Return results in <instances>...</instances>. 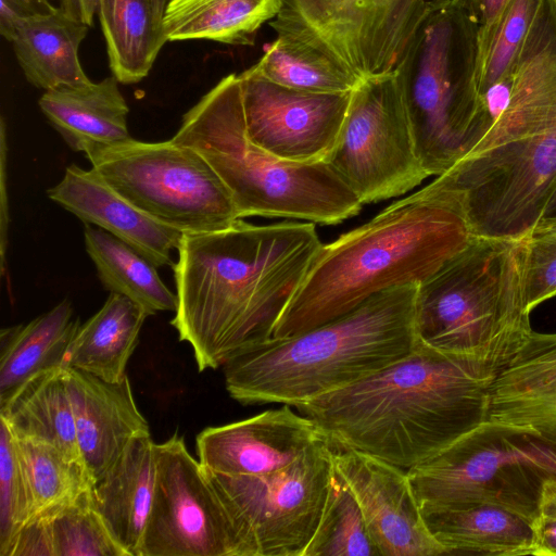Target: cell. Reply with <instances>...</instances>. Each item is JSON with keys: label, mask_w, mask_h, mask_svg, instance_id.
<instances>
[{"label": "cell", "mask_w": 556, "mask_h": 556, "mask_svg": "<svg viewBox=\"0 0 556 556\" xmlns=\"http://www.w3.org/2000/svg\"><path fill=\"white\" fill-rule=\"evenodd\" d=\"M113 75L99 83L45 91L38 104L50 124L76 152L130 138L129 108Z\"/></svg>", "instance_id": "obj_23"}, {"label": "cell", "mask_w": 556, "mask_h": 556, "mask_svg": "<svg viewBox=\"0 0 556 556\" xmlns=\"http://www.w3.org/2000/svg\"><path fill=\"white\" fill-rule=\"evenodd\" d=\"M305 556H380L362 510L336 467L321 520Z\"/></svg>", "instance_id": "obj_34"}, {"label": "cell", "mask_w": 556, "mask_h": 556, "mask_svg": "<svg viewBox=\"0 0 556 556\" xmlns=\"http://www.w3.org/2000/svg\"><path fill=\"white\" fill-rule=\"evenodd\" d=\"M92 489L47 519L54 556H129L92 503Z\"/></svg>", "instance_id": "obj_35"}, {"label": "cell", "mask_w": 556, "mask_h": 556, "mask_svg": "<svg viewBox=\"0 0 556 556\" xmlns=\"http://www.w3.org/2000/svg\"><path fill=\"white\" fill-rule=\"evenodd\" d=\"M534 556H556V517L539 516L534 522Z\"/></svg>", "instance_id": "obj_41"}, {"label": "cell", "mask_w": 556, "mask_h": 556, "mask_svg": "<svg viewBox=\"0 0 556 556\" xmlns=\"http://www.w3.org/2000/svg\"><path fill=\"white\" fill-rule=\"evenodd\" d=\"M421 513L447 554L534 555V521L502 506L478 503Z\"/></svg>", "instance_id": "obj_24"}, {"label": "cell", "mask_w": 556, "mask_h": 556, "mask_svg": "<svg viewBox=\"0 0 556 556\" xmlns=\"http://www.w3.org/2000/svg\"><path fill=\"white\" fill-rule=\"evenodd\" d=\"M475 237L522 239L556 187V0H541L506 108L490 130L434 179Z\"/></svg>", "instance_id": "obj_2"}, {"label": "cell", "mask_w": 556, "mask_h": 556, "mask_svg": "<svg viewBox=\"0 0 556 556\" xmlns=\"http://www.w3.org/2000/svg\"><path fill=\"white\" fill-rule=\"evenodd\" d=\"M552 223H556V187L553 190L536 226Z\"/></svg>", "instance_id": "obj_44"}, {"label": "cell", "mask_w": 556, "mask_h": 556, "mask_svg": "<svg viewBox=\"0 0 556 556\" xmlns=\"http://www.w3.org/2000/svg\"><path fill=\"white\" fill-rule=\"evenodd\" d=\"M248 71L274 84L314 93L351 92L362 80L330 54L287 34H277Z\"/></svg>", "instance_id": "obj_31"}, {"label": "cell", "mask_w": 556, "mask_h": 556, "mask_svg": "<svg viewBox=\"0 0 556 556\" xmlns=\"http://www.w3.org/2000/svg\"><path fill=\"white\" fill-rule=\"evenodd\" d=\"M97 14L112 75L121 84L141 81L167 42L152 0H98Z\"/></svg>", "instance_id": "obj_29"}, {"label": "cell", "mask_w": 556, "mask_h": 556, "mask_svg": "<svg viewBox=\"0 0 556 556\" xmlns=\"http://www.w3.org/2000/svg\"><path fill=\"white\" fill-rule=\"evenodd\" d=\"M14 443L28 497L29 520L49 516L92 489L94 483L83 460L45 442L14 437Z\"/></svg>", "instance_id": "obj_32"}, {"label": "cell", "mask_w": 556, "mask_h": 556, "mask_svg": "<svg viewBox=\"0 0 556 556\" xmlns=\"http://www.w3.org/2000/svg\"><path fill=\"white\" fill-rule=\"evenodd\" d=\"M88 27L60 7L17 23L9 42L26 79L45 91L89 83L79 60Z\"/></svg>", "instance_id": "obj_22"}, {"label": "cell", "mask_w": 556, "mask_h": 556, "mask_svg": "<svg viewBox=\"0 0 556 556\" xmlns=\"http://www.w3.org/2000/svg\"><path fill=\"white\" fill-rule=\"evenodd\" d=\"M525 241L475 237L417 286L418 344L502 371L532 333Z\"/></svg>", "instance_id": "obj_6"}, {"label": "cell", "mask_w": 556, "mask_h": 556, "mask_svg": "<svg viewBox=\"0 0 556 556\" xmlns=\"http://www.w3.org/2000/svg\"><path fill=\"white\" fill-rule=\"evenodd\" d=\"M47 194L85 224L96 225L127 243L156 267L175 265L170 252L178 249L185 233L140 211L94 168L70 165Z\"/></svg>", "instance_id": "obj_19"}, {"label": "cell", "mask_w": 556, "mask_h": 556, "mask_svg": "<svg viewBox=\"0 0 556 556\" xmlns=\"http://www.w3.org/2000/svg\"><path fill=\"white\" fill-rule=\"evenodd\" d=\"M327 162L362 204L405 194L429 177L417 155L394 72L364 78L352 91Z\"/></svg>", "instance_id": "obj_12"}, {"label": "cell", "mask_w": 556, "mask_h": 556, "mask_svg": "<svg viewBox=\"0 0 556 556\" xmlns=\"http://www.w3.org/2000/svg\"><path fill=\"white\" fill-rule=\"evenodd\" d=\"M155 442L150 434L130 441L91 491L92 503L117 543L138 556L155 485Z\"/></svg>", "instance_id": "obj_21"}, {"label": "cell", "mask_w": 556, "mask_h": 556, "mask_svg": "<svg viewBox=\"0 0 556 556\" xmlns=\"http://www.w3.org/2000/svg\"><path fill=\"white\" fill-rule=\"evenodd\" d=\"M0 418L15 438L51 444L72 458L83 460L65 367L52 368L29 379L0 405Z\"/></svg>", "instance_id": "obj_27"}, {"label": "cell", "mask_w": 556, "mask_h": 556, "mask_svg": "<svg viewBox=\"0 0 556 556\" xmlns=\"http://www.w3.org/2000/svg\"><path fill=\"white\" fill-rule=\"evenodd\" d=\"M0 33L10 41L22 20L54 7L49 0H0Z\"/></svg>", "instance_id": "obj_39"}, {"label": "cell", "mask_w": 556, "mask_h": 556, "mask_svg": "<svg viewBox=\"0 0 556 556\" xmlns=\"http://www.w3.org/2000/svg\"><path fill=\"white\" fill-rule=\"evenodd\" d=\"M157 17L162 21L167 0H152Z\"/></svg>", "instance_id": "obj_45"}, {"label": "cell", "mask_w": 556, "mask_h": 556, "mask_svg": "<svg viewBox=\"0 0 556 556\" xmlns=\"http://www.w3.org/2000/svg\"><path fill=\"white\" fill-rule=\"evenodd\" d=\"M281 5L282 0H167L162 26L167 41L252 46L257 30Z\"/></svg>", "instance_id": "obj_28"}, {"label": "cell", "mask_w": 556, "mask_h": 556, "mask_svg": "<svg viewBox=\"0 0 556 556\" xmlns=\"http://www.w3.org/2000/svg\"><path fill=\"white\" fill-rule=\"evenodd\" d=\"M508 0H453V2L473 18L479 27L491 24Z\"/></svg>", "instance_id": "obj_40"}, {"label": "cell", "mask_w": 556, "mask_h": 556, "mask_svg": "<svg viewBox=\"0 0 556 556\" xmlns=\"http://www.w3.org/2000/svg\"><path fill=\"white\" fill-rule=\"evenodd\" d=\"M79 325L64 300L26 325L1 330L0 405L33 377L62 366Z\"/></svg>", "instance_id": "obj_26"}, {"label": "cell", "mask_w": 556, "mask_h": 556, "mask_svg": "<svg viewBox=\"0 0 556 556\" xmlns=\"http://www.w3.org/2000/svg\"><path fill=\"white\" fill-rule=\"evenodd\" d=\"M326 434L290 405L202 430L195 439L203 468L230 476H263L296 460Z\"/></svg>", "instance_id": "obj_17"}, {"label": "cell", "mask_w": 556, "mask_h": 556, "mask_svg": "<svg viewBox=\"0 0 556 556\" xmlns=\"http://www.w3.org/2000/svg\"><path fill=\"white\" fill-rule=\"evenodd\" d=\"M65 369L79 451L96 483L132 439L150 434L149 424L135 402L127 375L111 382Z\"/></svg>", "instance_id": "obj_18"}, {"label": "cell", "mask_w": 556, "mask_h": 556, "mask_svg": "<svg viewBox=\"0 0 556 556\" xmlns=\"http://www.w3.org/2000/svg\"><path fill=\"white\" fill-rule=\"evenodd\" d=\"M8 556H54L47 519L29 520L17 533Z\"/></svg>", "instance_id": "obj_38"}, {"label": "cell", "mask_w": 556, "mask_h": 556, "mask_svg": "<svg viewBox=\"0 0 556 556\" xmlns=\"http://www.w3.org/2000/svg\"><path fill=\"white\" fill-rule=\"evenodd\" d=\"M523 241L525 292L532 311L556 295V223L535 226Z\"/></svg>", "instance_id": "obj_37"}, {"label": "cell", "mask_w": 556, "mask_h": 556, "mask_svg": "<svg viewBox=\"0 0 556 556\" xmlns=\"http://www.w3.org/2000/svg\"><path fill=\"white\" fill-rule=\"evenodd\" d=\"M417 286L381 291L336 319L232 357L223 366L229 395L243 405L296 407L403 358L417 346Z\"/></svg>", "instance_id": "obj_5"}, {"label": "cell", "mask_w": 556, "mask_h": 556, "mask_svg": "<svg viewBox=\"0 0 556 556\" xmlns=\"http://www.w3.org/2000/svg\"><path fill=\"white\" fill-rule=\"evenodd\" d=\"M155 485L138 556H238L224 506L175 433L155 443Z\"/></svg>", "instance_id": "obj_14"}, {"label": "cell", "mask_w": 556, "mask_h": 556, "mask_svg": "<svg viewBox=\"0 0 556 556\" xmlns=\"http://www.w3.org/2000/svg\"><path fill=\"white\" fill-rule=\"evenodd\" d=\"M0 556H8L29 520V505L14 437L0 418Z\"/></svg>", "instance_id": "obj_36"}, {"label": "cell", "mask_w": 556, "mask_h": 556, "mask_svg": "<svg viewBox=\"0 0 556 556\" xmlns=\"http://www.w3.org/2000/svg\"><path fill=\"white\" fill-rule=\"evenodd\" d=\"M334 451L326 435L292 464L267 475L230 476L203 468L230 521L238 556H305L328 501Z\"/></svg>", "instance_id": "obj_11"}, {"label": "cell", "mask_w": 556, "mask_h": 556, "mask_svg": "<svg viewBox=\"0 0 556 556\" xmlns=\"http://www.w3.org/2000/svg\"><path fill=\"white\" fill-rule=\"evenodd\" d=\"M478 31L477 22L453 0H430L394 71L429 176L448 170L483 138Z\"/></svg>", "instance_id": "obj_8"}, {"label": "cell", "mask_w": 556, "mask_h": 556, "mask_svg": "<svg viewBox=\"0 0 556 556\" xmlns=\"http://www.w3.org/2000/svg\"><path fill=\"white\" fill-rule=\"evenodd\" d=\"M172 140L205 159L229 190L240 218L336 225L362 210L359 199L328 162H288L250 140L237 74L223 77L185 113Z\"/></svg>", "instance_id": "obj_7"}, {"label": "cell", "mask_w": 556, "mask_h": 556, "mask_svg": "<svg viewBox=\"0 0 556 556\" xmlns=\"http://www.w3.org/2000/svg\"><path fill=\"white\" fill-rule=\"evenodd\" d=\"M85 247L103 287L127 296L149 316L157 312H176L177 294L162 281L156 266L127 243L108 231L86 224Z\"/></svg>", "instance_id": "obj_30"}, {"label": "cell", "mask_w": 556, "mask_h": 556, "mask_svg": "<svg viewBox=\"0 0 556 556\" xmlns=\"http://www.w3.org/2000/svg\"><path fill=\"white\" fill-rule=\"evenodd\" d=\"M489 420L532 430L549 444L556 435V333L532 331L497 374Z\"/></svg>", "instance_id": "obj_20"}, {"label": "cell", "mask_w": 556, "mask_h": 556, "mask_svg": "<svg viewBox=\"0 0 556 556\" xmlns=\"http://www.w3.org/2000/svg\"><path fill=\"white\" fill-rule=\"evenodd\" d=\"M549 444L556 447V435L549 441Z\"/></svg>", "instance_id": "obj_46"}, {"label": "cell", "mask_w": 556, "mask_h": 556, "mask_svg": "<svg viewBox=\"0 0 556 556\" xmlns=\"http://www.w3.org/2000/svg\"><path fill=\"white\" fill-rule=\"evenodd\" d=\"M473 238L458 203L433 180L323 244L270 339L336 319L381 291L419 285Z\"/></svg>", "instance_id": "obj_4"}, {"label": "cell", "mask_w": 556, "mask_h": 556, "mask_svg": "<svg viewBox=\"0 0 556 556\" xmlns=\"http://www.w3.org/2000/svg\"><path fill=\"white\" fill-rule=\"evenodd\" d=\"M321 245L311 222L239 218L220 230L182 236L170 324L192 348L199 371L223 367L271 338Z\"/></svg>", "instance_id": "obj_1"}, {"label": "cell", "mask_w": 556, "mask_h": 556, "mask_svg": "<svg viewBox=\"0 0 556 556\" xmlns=\"http://www.w3.org/2000/svg\"><path fill=\"white\" fill-rule=\"evenodd\" d=\"M245 130L273 155L298 164L327 162L341 132L351 92L290 89L245 70L239 74Z\"/></svg>", "instance_id": "obj_15"}, {"label": "cell", "mask_w": 556, "mask_h": 556, "mask_svg": "<svg viewBox=\"0 0 556 556\" xmlns=\"http://www.w3.org/2000/svg\"><path fill=\"white\" fill-rule=\"evenodd\" d=\"M541 0H508L496 18L479 27L476 79L479 94L510 78Z\"/></svg>", "instance_id": "obj_33"}, {"label": "cell", "mask_w": 556, "mask_h": 556, "mask_svg": "<svg viewBox=\"0 0 556 556\" xmlns=\"http://www.w3.org/2000/svg\"><path fill=\"white\" fill-rule=\"evenodd\" d=\"M104 180L152 218L185 235L224 229L240 218L232 197L212 166L172 139H132L85 152Z\"/></svg>", "instance_id": "obj_10"}, {"label": "cell", "mask_w": 556, "mask_h": 556, "mask_svg": "<svg viewBox=\"0 0 556 556\" xmlns=\"http://www.w3.org/2000/svg\"><path fill=\"white\" fill-rule=\"evenodd\" d=\"M430 0H282L277 34L330 54L358 78L393 73Z\"/></svg>", "instance_id": "obj_13"}, {"label": "cell", "mask_w": 556, "mask_h": 556, "mask_svg": "<svg viewBox=\"0 0 556 556\" xmlns=\"http://www.w3.org/2000/svg\"><path fill=\"white\" fill-rule=\"evenodd\" d=\"M60 8L91 26L97 13L98 0H60Z\"/></svg>", "instance_id": "obj_42"}, {"label": "cell", "mask_w": 556, "mask_h": 556, "mask_svg": "<svg viewBox=\"0 0 556 556\" xmlns=\"http://www.w3.org/2000/svg\"><path fill=\"white\" fill-rule=\"evenodd\" d=\"M496 376L417 343L375 375L296 408L337 446L408 470L489 419Z\"/></svg>", "instance_id": "obj_3"}, {"label": "cell", "mask_w": 556, "mask_h": 556, "mask_svg": "<svg viewBox=\"0 0 556 556\" xmlns=\"http://www.w3.org/2000/svg\"><path fill=\"white\" fill-rule=\"evenodd\" d=\"M539 516L556 517V478L544 481L541 491Z\"/></svg>", "instance_id": "obj_43"}, {"label": "cell", "mask_w": 556, "mask_h": 556, "mask_svg": "<svg viewBox=\"0 0 556 556\" xmlns=\"http://www.w3.org/2000/svg\"><path fill=\"white\" fill-rule=\"evenodd\" d=\"M407 473L421 510L484 503L534 521L542 485L556 478V447L488 419Z\"/></svg>", "instance_id": "obj_9"}, {"label": "cell", "mask_w": 556, "mask_h": 556, "mask_svg": "<svg viewBox=\"0 0 556 556\" xmlns=\"http://www.w3.org/2000/svg\"><path fill=\"white\" fill-rule=\"evenodd\" d=\"M334 446L336 470L356 500L380 556L447 554L425 521L406 469Z\"/></svg>", "instance_id": "obj_16"}, {"label": "cell", "mask_w": 556, "mask_h": 556, "mask_svg": "<svg viewBox=\"0 0 556 556\" xmlns=\"http://www.w3.org/2000/svg\"><path fill=\"white\" fill-rule=\"evenodd\" d=\"M148 316L127 296L111 292L102 307L79 325L62 366L111 382L123 379Z\"/></svg>", "instance_id": "obj_25"}]
</instances>
